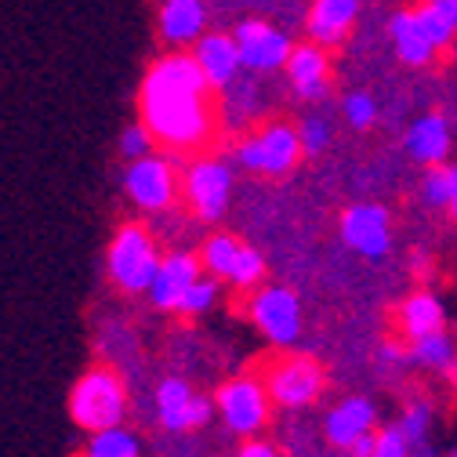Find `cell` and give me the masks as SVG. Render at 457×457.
I'll use <instances>...</instances> for the list:
<instances>
[{"label": "cell", "instance_id": "obj_27", "mask_svg": "<svg viewBox=\"0 0 457 457\" xmlns=\"http://www.w3.org/2000/svg\"><path fill=\"white\" fill-rule=\"evenodd\" d=\"M432 421H436L432 407L425 403V399H414V403L403 407V414H399L395 425H399V432L407 436V443H411L414 453H425L428 450V436H432Z\"/></svg>", "mask_w": 457, "mask_h": 457}, {"label": "cell", "instance_id": "obj_17", "mask_svg": "<svg viewBox=\"0 0 457 457\" xmlns=\"http://www.w3.org/2000/svg\"><path fill=\"white\" fill-rule=\"evenodd\" d=\"M283 70H287L291 77V87L298 98L305 102H316L327 95V54L320 44H302V47H291L287 62H283Z\"/></svg>", "mask_w": 457, "mask_h": 457}, {"label": "cell", "instance_id": "obj_2", "mask_svg": "<svg viewBox=\"0 0 457 457\" xmlns=\"http://www.w3.org/2000/svg\"><path fill=\"white\" fill-rule=\"evenodd\" d=\"M70 418L84 432L124 425L128 418V385L117 367H91L77 378L70 392Z\"/></svg>", "mask_w": 457, "mask_h": 457}, {"label": "cell", "instance_id": "obj_15", "mask_svg": "<svg viewBox=\"0 0 457 457\" xmlns=\"http://www.w3.org/2000/svg\"><path fill=\"white\" fill-rule=\"evenodd\" d=\"M370 428H378V407L367 395H353V399H345V403H337L323 421V436L337 450H349Z\"/></svg>", "mask_w": 457, "mask_h": 457}, {"label": "cell", "instance_id": "obj_29", "mask_svg": "<svg viewBox=\"0 0 457 457\" xmlns=\"http://www.w3.org/2000/svg\"><path fill=\"white\" fill-rule=\"evenodd\" d=\"M262 279H265V258L251 244H244L240 254H237V265H233V272H228L225 283H233L237 291H254Z\"/></svg>", "mask_w": 457, "mask_h": 457}, {"label": "cell", "instance_id": "obj_28", "mask_svg": "<svg viewBox=\"0 0 457 457\" xmlns=\"http://www.w3.org/2000/svg\"><path fill=\"white\" fill-rule=\"evenodd\" d=\"M218 295H221V279L200 272V276L189 283V287H186V295H182V302H179V312H182V316H204V312H211V309L218 305Z\"/></svg>", "mask_w": 457, "mask_h": 457}, {"label": "cell", "instance_id": "obj_13", "mask_svg": "<svg viewBox=\"0 0 457 457\" xmlns=\"http://www.w3.org/2000/svg\"><path fill=\"white\" fill-rule=\"evenodd\" d=\"M200 258L189 254V251H170L163 254L160 251V262H156V272L149 279V287H145V298L153 309L160 312H179V302L186 295V287L200 276Z\"/></svg>", "mask_w": 457, "mask_h": 457}, {"label": "cell", "instance_id": "obj_31", "mask_svg": "<svg viewBox=\"0 0 457 457\" xmlns=\"http://www.w3.org/2000/svg\"><path fill=\"white\" fill-rule=\"evenodd\" d=\"M341 112H345V120H349L356 131H367V128H374V120H378V105H374V98H370L367 91H349L345 102H341Z\"/></svg>", "mask_w": 457, "mask_h": 457}, {"label": "cell", "instance_id": "obj_32", "mask_svg": "<svg viewBox=\"0 0 457 457\" xmlns=\"http://www.w3.org/2000/svg\"><path fill=\"white\" fill-rule=\"evenodd\" d=\"M298 142H302V153H309V156H316V153H323L327 145H330V120L327 117H305L298 128Z\"/></svg>", "mask_w": 457, "mask_h": 457}, {"label": "cell", "instance_id": "obj_34", "mask_svg": "<svg viewBox=\"0 0 457 457\" xmlns=\"http://www.w3.org/2000/svg\"><path fill=\"white\" fill-rule=\"evenodd\" d=\"M237 457H279V450H276L272 443H265V439L251 436V439L240 446V453H237Z\"/></svg>", "mask_w": 457, "mask_h": 457}, {"label": "cell", "instance_id": "obj_24", "mask_svg": "<svg viewBox=\"0 0 457 457\" xmlns=\"http://www.w3.org/2000/svg\"><path fill=\"white\" fill-rule=\"evenodd\" d=\"M425 37L432 40L436 51H443L450 40H453V29H457V0H425V4L414 12Z\"/></svg>", "mask_w": 457, "mask_h": 457}, {"label": "cell", "instance_id": "obj_10", "mask_svg": "<svg viewBox=\"0 0 457 457\" xmlns=\"http://www.w3.org/2000/svg\"><path fill=\"white\" fill-rule=\"evenodd\" d=\"M156 421L163 432H196L207 428L214 414V399L200 395L186 378H163L156 385Z\"/></svg>", "mask_w": 457, "mask_h": 457}, {"label": "cell", "instance_id": "obj_6", "mask_svg": "<svg viewBox=\"0 0 457 457\" xmlns=\"http://www.w3.org/2000/svg\"><path fill=\"white\" fill-rule=\"evenodd\" d=\"M265 392H269V403L272 407H283V411H302V407H312L320 392H323V370L316 360L309 356H298L287 349V356H279L269 363L265 378H262Z\"/></svg>", "mask_w": 457, "mask_h": 457}, {"label": "cell", "instance_id": "obj_33", "mask_svg": "<svg viewBox=\"0 0 457 457\" xmlns=\"http://www.w3.org/2000/svg\"><path fill=\"white\" fill-rule=\"evenodd\" d=\"M153 149H156V142H153V135L145 131L142 120L131 124V128H124V135H120V156L124 160H138V156H145Z\"/></svg>", "mask_w": 457, "mask_h": 457}, {"label": "cell", "instance_id": "obj_19", "mask_svg": "<svg viewBox=\"0 0 457 457\" xmlns=\"http://www.w3.org/2000/svg\"><path fill=\"white\" fill-rule=\"evenodd\" d=\"M207 26V8L204 0H163L160 4V37L170 47L193 44Z\"/></svg>", "mask_w": 457, "mask_h": 457}, {"label": "cell", "instance_id": "obj_26", "mask_svg": "<svg viewBox=\"0 0 457 457\" xmlns=\"http://www.w3.org/2000/svg\"><path fill=\"white\" fill-rule=\"evenodd\" d=\"M421 196L432 211H453V204H457V170L446 160L428 167V175L421 182Z\"/></svg>", "mask_w": 457, "mask_h": 457}, {"label": "cell", "instance_id": "obj_30", "mask_svg": "<svg viewBox=\"0 0 457 457\" xmlns=\"http://www.w3.org/2000/svg\"><path fill=\"white\" fill-rule=\"evenodd\" d=\"M411 443L407 436L399 432V425H385V428H374L370 432V450L363 457H411Z\"/></svg>", "mask_w": 457, "mask_h": 457}, {"label": "cell", "instance_id": "obj_25", "mask_svg": "<svg viewBox=\"0 0 457 457\" xmlns=\"http://www.w3.org/2000/svg\"><path fill=\"white\" fill-rule=\"evenodd\" d=\"M84 457H142V443L131 428L109 425V428L91 432V439L84 446Z\"/></svg>", "mask_w": 457, "mask_h": 457}, {"label": "cell", "instance_id": "obj_9", "mask_svg": "<svg viewBox=\"0 0 457 457\" xmlns=\"http://www.w3.org/2000/svg\"><path fill=\"white\" fill-rule=\"evenodd\" d=\"M247 312L276 349H291L302 337V302L291 287H262L258 283L251 291Z\"/></svg>", "mask_w": 457, "mask_h": 457}, {"label": "cell", "instance_id": "obj_3", "mask_svg": "<svg viewBox=\"0 0 457 457\" xmlns=\"http://www.w3.org/2000/svg\"><path fill=\"white\" fill-rule=\"evenodd\" d=\"M156 262H160V247L142 221H124L105 251V272L124 295H145Z\"/></svg>", "mask_w": 457, "mask_h": 457}, {"label": "cell", "instance_id": "obj_20", "mask_svg": "<svg viewBox=\"0 0 457 457\" xmlns=\"http://www.w3.org/2000/svg\"><path fill=\"white\" fill-rule=\"evenodd\" d=\"M395 320H399L403 337H411V341L421 334H432V330H446V309L432 291H414L411 298H403Z\"/></svg>", "mask_w": 457, "mask_h": 457}, {"label": "cell", "instance_id": "obj_5", "mask_svg": "<svg viewBox=\"0 0 457 457\" xmlns=\"http://www.w3.org/2000/svg\"><path fill=\"white\" fill-rule=\"evenodd\" d=\"M214 411L221 418V425L233 432V436H258L269 418H272V403H269V392L262 385V378H251V374H240L233 381H225L218 392H214Z\"/></svg>", "mask_w": 457, "mask_h": 457}, {"label": "cell", "instance_id": "obj_14", "mask_svg": "<svg viewBox=\"0 0 457 457\" xmlns=\"http://www.w3.org/2000/svg\"><path fill=\"white\" fill-rule=\"evenodd\" d=\"M193 62L200 66V73H204V80H207V87H228L240 73H244V66H240V51H237V44H233V33H200L196 40H193Z\"/></svg>", "mask_w": 457, "mask_h": 457}, {"label": "cell", "instance_id": "obj_35", "mask_svg": "<svg viewBox=\"0 0 457 457\" xmlns=\"http://www.w3.org/2000/svg\"><path fill=\"white\" fill-rule=\"evenodd\" d=\"M411 457H425V453H411Z\"/></svg>", "mask_w": 457, "mask_h": 457}, {"label": "cell", "instance_id": "obj_16", "mask_svg": "<svg viewBox=\"0 0 457 457\" xmlns=\"http://www.w3.org/2000/svg\"><path fill=\"white\" fill-rule=\"evenodd\" d=\"M360 15V0H316L309 8V40L320 44V47H334L345 40V33L353 29Z\"/></svg>", "mask_w": 457, "mask_h": 457}, {"label": "cell", "instance_id": "obj_21", "mask_svg": "<svg viewBox=\"0 0 457 457\" xmlns=\"http://www.w3.org/2000/svg\"><path fill=\"white\" fill-rule=\"evenodd\" d=\"M388 29H392L395 54H399V59H403L407 66H428V62L436 59V47H432V40L425 37V29H421V22H418L414 12H395Z\"/></svg>", "mask_w": 457, "mask_h": 457}, {"label": "cell", "instance_id": "obj_7", "mask_svg": "<svg viewBox=\"0 0 457 457\" xmlns=\"http://www.w3.org/2000/svg\"><path fill=\"white\" fill-rule=\"evenodd\" d=\"M182 196H186L193 218H200L204 225L221 221L228 211V200H233V163H225L218 156L193 160L186 170V182H182Z\"/></svg>", "mask_w": 457, "mask_h": 457}, {"label": "cell", "instance_id": "obj_23", "mask_svg": "<svg viewBox=\"0 0 457 457\" xmlns=\"http://www.w3.org/2000/svg\"><path fill=\"white\" fill-rule=\"evenodd\" d=\"M240 247H244V240L240 237H233V233H211L207 240H204V247H200V269L207 272V276H214V279H228V272H233V265H237V254H240Z\"/></svg>", "mask_w": 457, "mask_h": 457}, {"label": "cell", "instance_id": "obj_11", "mask_svg": "<svg viewBox=\"0 0 457 457\" xmlns=\"http://www.w3.org/2000/svg\"><path fill=\"white\" fill-rule=\"evenodd\" d=\"M233 44L240 51V66L247 73H272V70H283L291 54V37L279 33L276 26L262 22V19H244L233 33Z\"/></svg>", "mask_w": 457, "mask_h": 457}, {"label": "cell", "instance_id": "obj_18", "mask_svg": "<svg viewBox=\"0 0 457 457\" xmlns=\"http://www.w3.org/2000/svg\"><path fill=\"white\" fill-rule=\"evenodd\" d=\"M407 156L414 163H443L450 156V120L443 112H425L407 128Z\"/></svg>", "mask_w": 457, "mask_h": 457}, {"label": "cell", "instance_id": "obj_22", "mask_svg": "<svg viewBox=\"0 0 457 457\" xmlns=\"http://www.w3.org/2000/svg\"><path fill=\"white\" fill-rule=\"evenodd\" d=\"M407 360L418 363V367H425V370H436L443 378H453V337L446 330L421 334V337L411 341Z\"/></svg>", "mask_w": 457, "mask_h": 457}, {"label": "cell", "instance_id": "obj_8", "mask_svg": "<svg viewBox=\"0 0 457 457\" xmlns=\"http://www.w3.org/2000/svg\"><path fill=\"white\" fill-rule=\"evenodd\" d=\"M124 193L145 214L170 211V207H175V200H179V175H175V163H170V156L153 149V153H145L138 160H128Z\"/></svg>", "mask_w": 457, "mask_h": 457}, {"label": "cell", "instance_id": "obj_4", "mask_svg": "<svg viewBox=\"0 0 457 457\" xmlns=\"http://www.w3.org/2000/svg\"><path fill=\"white\" fill-rule=\"evenodd\" d=\"M302 156L305 153H302L298 131L291 124H279V120L265 124L254 135L237 142V167L251 170V175H269V179L291 175Z\"/></svg>", "mask_w": 457, "mask_h": 457}, {"label": "cell", "instance_id": "obj_12", "mask_svg": "<svg viewBox=\"0 0 457 457\" xmlns=\"http://www.w3.org/2000/svg\"><path fill=\"white\" fill-rule=\"evenodd\" d=\"M341 240L367 262L385 258L392 251V214L381 204H353L341 214Z\"/></svg>", "mask_w": 457, "mask_h": 457}, {"label": "cell", "instance_id": "obj_1", "mask_svg": "<svg viewBox=\"0 0 457 457\" xmlns=\"http://www.w3.org/2000/svg\"><path fill=\"white\" fill-rule=\"evenodd\" d=\"M207 80L193 54L170 51L156 59L142 80V124L156 145L167 149H196L211 138V105Z\"/></svg>", "mask_w": 457, "mask_h": 457}]
</instances>
